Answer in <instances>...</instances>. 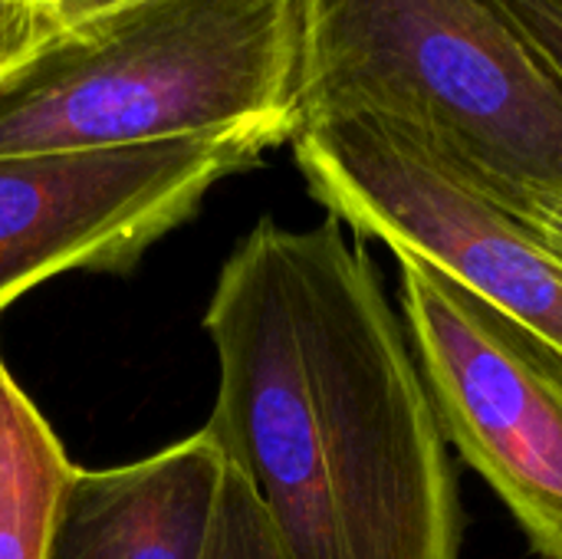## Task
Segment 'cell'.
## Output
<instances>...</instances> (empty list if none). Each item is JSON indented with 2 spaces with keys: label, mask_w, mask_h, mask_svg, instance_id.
Wrapping results in <instances>:
<instances>
[{
  "label": "cell",
  "mask_w": 562,
  "mask_h": 559,
  "mask_svg": "<svg viewBox=\"0 0 562 559\" xmlns=\"http://www.w3.org/2000/svg\"><path fill=\"white\" fill-rule=\"evenodd\" d=\"M293 161L329 217L392 254H412L562 356V254L441 152L375 119L293 135Z\"/></svg>",
  "instance_id": "cell-4"
},
{
  "label": "cell",
  "mask_w": 562,
  "mask_h": 559,
  "mask_svg": "<svg viewBox=\"0 0 562 559\" xmlns=\"http://www.w3.org/2000/svg\"><path fill=\"white\" fill-rule=\"evenodd\" d=\"M375 119L510 211L562 191V89L494 0H303L300 128Z\"/></svg>",
  "instance_id": "cell-3"
},
{
  "label": "cell",
  "mask_w": 562,
  "mask_h": 559,
  "mask_svg": "<svg viewBox=\"0 0 562 559\" xmlns=\"http://www.w3.org/2000/svg\"><path fill=\"white\" fill-rule=\"evenodd\" d=\"M59 33L49 0H0V79Z\"/></svg>",
  "instance_id": "cell-10"
},
{
  "label": "cell",
  "mask_w": 562,
  "mask_h": 559,
  "mask_svg": "<svg viewBox=\"0 0 562 559\" xmlns=\"http://www.w3.org/2000/svg\"><path fill=\"white\" fill-rule=\"evenodd\" d=\"M224 471L207 425L132 465L72 468L46 559H207Z\"/></svg>",
  "instance_id": "cell-7"
},
{
  "label": "cell",
  "mask_w": 562,
  "mask_h": 559,
  "mask_svg": "<svg viewBox=\"0 0 562 559\" xmlns=\"http://www.w3.org/2000/svg\"><path fill=\"white\" fill-rule=\"evenodd\" d=\"M517 214L527 217L562 254V191H557V194H540V198L527 201Z\"/></svg>",
  "instance_id": "cell-12"
},
{
  "label": "cell",
  "mask_w": 562,
  "mask_h": 559,
  "mask_svg": "<svg viewBox=\"0 0 562 559\" xmlns=\"http://www.w3.org/2000/svg\"><path fill=\"white\" fill-rule=\"evenodd\" d=\"M119 3H128V0H49V10L59 23V30L79 23V20H89L102 10H112Z\"/></svg>",
  "instance_id": "cell-13"
},
{
  "label": "cell",
  "mask_w": 562,
  "mask_h": 559,
  "mask_svg": "<svg viewBox=\"0 0 562 559\" xmlns=\"http://www.w3.org/2000/svg\"><path fill=\"white\" fill-rule=\"evenodd\" d=\"M562 89V0H494Z\"/></svg>",
  "instance_id": "cell-11"
},
{
  "label": "cell",
  "mask_w": 562,
  "mask_h": 559,
  "mask_svg": "<svg viewBox=\"0 0 562 559\" xmlns=\"http://www.w3.org/2000/svg\"><path fill=\"white\" fill-rule=\"evenodd\" d=\"M267 148L254 135H221L0 155V310L72 270L132 267Z\"/></svg>",
  "instance_id": "cell-6"
},
{
  "label": "cell",
  "mask_w": 562,
  "mask_h": 559,
  "mask_svg": "<svg viewBox=\"0 0 562 559\" xmlns=\"http://www.w3.org/2000/svg\"><path fill=\"white\" fill-rule=\"evenodd\" d=\"M207 559H283V550L250 481L231 461L217 497Z\"/></svg>",
  "instance_id": "cell-9"
},
{
  "label": "cell",
  "mask_w": 562,
  "mask_h": 559,
  "mask_svg": "<svg viewBox=\"0 0 562 559\" xmlns=\"http://www.w3.org/2000/svg\"><path fill=\"white\" fill-rule=\"evenodd\" d=\"M303 0H128L0 79V155L300 132Z\"/></svg>",
  "instance_id": "cell-2"
},
{
  "label": "cell",
  "mask_w": 562,
  "mask_h": 559,
  "mask_svg": "<svg viewBox=\"0 0 562 559\" xmlns=\"http://www.w3.org/2000/svg\"><path fill=\"white\" fill-rule=\"evenodd\" d=\"M204 329L207 428L250 481L283 559H461V494L412 339L346 224L257 221Z\"/></svg>",
  "instance_id": "cell-1"
},
{
  "label": "cell",
  "mask_w": 562,
  "mask_h": 559,
  "mask_svg": "<svg viewBox=\"0 0 562 559\" xmlns=\"http://www.w3.org/2000/svg\"><path fill=\"white\" fill-rule=\"evenodd\" d=\"M402 320L458 455L562 559V356L438 267L395 254Z\"/></svg>",
  "instance_id": "cell-5"
},
{
  "label": "cell",
  "mask_w": 562,
  "mask_h": 559,
  "mask_svg": "<svg viewBox=\"0 0 562 559\" xmlns=\"http://www.w3.org/2000/svg\"><path fill=\"white\" fill-rule=\"evenodd\" d=\"M72 465L0 356V559H46Z\"/></svg>",
  "instance_id": "cell-8"
}]
</instances>
